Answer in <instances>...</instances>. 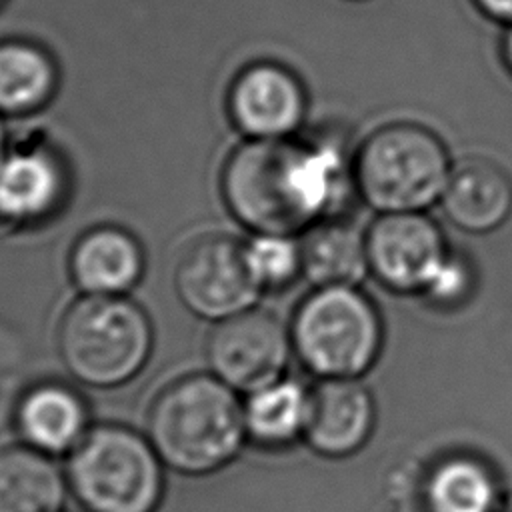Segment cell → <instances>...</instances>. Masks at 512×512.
I'll use <instances>...</instances> for the list:
<instances>
[{"label":"cell","instance_id":"1","mask_svg":"<svg viewBox=\"0 0 512 512\" xmlns=\"http://www.w3.org/2000/svg\"><path fill=\"white\" fill-rule=\"evenodd\" d=\"M352 190V154L330 136L246 140L220 172L228 212L252 234L296 236L336 216Z\"/></svg>","mask_w":512,"mask_h":512},{"label":"cell","instance_id":"2","mask_svg":"<svg viewBox=\"0 0 512 512\" xmlns=\"http://www.w3.org/2000/svg\"><path fill=\"white\" fill-rule=\"evenodd\" d=\"M148 432L170 466L190 474L210 472L240 448L246 432L244 408L214 374H188L156 394Z\"/></svg>","mask_w":512,"mask_h":512},{"label":"cell","instance_id":"3","mask_svg":"<svg viewBox=\"0 0 512 512\" xmlns=\"http://www.w3.org/2000/svg\"><path fill=\"white\" fill-rule=\"evenodd\" d=\"M452 168L440 136L416 122L384 124L352 152L356 194L378 214L440 204Z\"/></svg>","mask_w":512,"mask_h":512},{"label":"cell","instance_id":"4","mask_svg":"<svg viewBox=\"0 0 512 512\" xmlns=\"http://www.w3.org/2000/svg\"><path fill=\"white\" fill-rule=\"evenodd\" d=\"M56 346L76 380L110 388L144 368L154 346V330L144 308L128 296L82 294L64 310Z\"/></svg>","mask_w":512,"mask_h":512},{"label":"cell","instance_id":"5","mask_svg":"<svg viewBox=\"0 0 512 512\" xmlns=\"http://www.w3.org/2000/svg\"><path fill=\"white\" fill-rule=\"evenodd\" d=\"M294 354L322 378H356L380 356L384 328L374 302L358 286L314 288L290 322Z\"/></svg>","mask_w":512,"mask_h":512},{"label":"cell","instance_id":"6","mask_svg":"<svg viewBox=\"0 0 512 512\" xmlns=\"http://www.w3.org/2000/svg\"><path fill=\"white\" fill-rule=\"evenodd\" d=\"M68 474L76 496L92 512H152L162 494L154 452L136 432L120 426L84 434Z\"/></svg>","mask_w":512,"mask_h":512},{"label":"cell","instance_id":"7","mask_svg":"<svg viewBox=\"0 0 512 512\" xmlns=\"http://www.w3.org/2000/svg\"><path fill=\"white\" fill-rule=\"evenodd\" d=\"M174 288L198 318L224 320L256 306L262 294L244 258V242L224 232L194 238L178 256Z\"/></svg>","mask_w":512,"mask_h":512},{"label":"cell","instance_id":"8","mask_svg":"<svg viewBox=\"0 0 512 512\" xmlns=\"http://www.w3.org/2000/svg\"><path fill=\"white\" fill-rule=\"evenodd\" d=\"M292 352L290 328L256 306L214 322L206 338L212 374L232 390L248 394L280 380Z\"/></svg>","mask_w":512,"mask_h":512},{"label":"cell","instance_id":"9","mask_svg":"<svg viewBox=\"0 0 512 512\" xmlns=\"http://www.w3.org/2000/svg\"><path fill=\"white\" fill-rule=\"evenodd\" d=\"M440 226L426 212L378 214L366 230L370 276L398 294H422L448 254Z\"/></svg>","mask_w":512,"mask_h":512},{"label":"cell","instance_id":"10","mask_svg":"<svg viewBox=\"0 0 512 512\" xmlns=\"http://www.w3.org/2000/svg\"><path fill=\"white\" fill-rule=\"evenodd\" d=\"M228 116L246 140L294 136L306 118V90L300 78L278 62H252L242 68L226 96Z\"/></svg>","mask_w":512,"mask_h":512},{"label":"cell","instance_id":"11","mask_svg":"<svg viewBox=\"0 0 512 512\" xmlns=\"http://www.w3.org/2000/svg\"><path fill=\"white\" fill-rule=\"evenodd\" d=\"M66 192L62 156L42 136L10 146L0 166V224L28 228L52 216Z\"/></svg>","mask_w":512,"mask_h":512},{"label":"cell","instance_id":"12","mask_svg":"<svg viewBox=\"0 0 512 512\" xmlns=\"http://www.w3.org/2000/svg\"><path fill=\"white\" fill-rule=\"evenodd\" d=\"M376 426L372 392L356 378H322L310 388L304 438L328 458L360 452Z\"/></svg>","mask_w":512,"mask_h":512},{"label":"cell","instance_id":"13","mask_svg":"<svg viewBox=\"0 0 512 512\" xmlns=\"http://www.w3.org/2000/svg\"><path fill=\"white\" fill-rule=\"evenodd\" d=\"M416 502L426 512H502L506 486L490 460L456 450L420 474Z\"/></svg>","mask_w":512,"mask_h":512},{"label":"cell","instance_id":"14","mask_svg":"<svg viewBox=\"0 0 512 512\" xmlns=\"http://www.w3.org/2000/svg\"><path fill=\"white\" fill-rule=\"evenodd\" d=\"M68 270L80 294L128 296L144 274V250L128 230L102 224L74 242Z\"/></svg>","mask_w":512,"mask_h":512},{"label":"cell","instance_id":"15","mask_svg":"<svg viewBox=\"0 0 512 512\" xmlns=\"http://www.w3.org/2000/svg\"><path fill=\"white\" fill-rule=\"evenodd\" d=\"M440 206L456 228L468 234H488L512 214V182L488 160H462L452 168Z\"/></svg>","mask_w":512,"mask_h":512},{"label":"cell","instance_id":"16","mask_svg":"<svg viewBox=\"0 0 512 512\" xmlns=\"http://www.w3.org/2000/svg\"><path fill=\"white\" fill-rule=\"evenodd\" d=\"M300 250L302 276L314 288L358 286L370 274L366 232L338 216L304 230Z\"/></svg>","mask_w":512,"mask_h":512},{"label":"cell","instance_id":"17","mask_svg":"<svg viewBox=\"0 0 512 512\" xmlns=\"http://www.w3.org/2000/svg\"><path fill=\"white\" fill-rule=\"evenodd\" d=\"M56 60L46 48L24 38L0 40V116L42 110L58 90Z\"/></svg>","mask_w":512,"mask_h":512},{"label":"cell","instance_id":"18","mask_svg":"<svg viewBox=\"0 0 512 512\" xmlns=\"http://www.w3.org/2000/svg\"><path fill=\"white\" fill-rule=\"evenodd\" d=\"M16 420L32 448L40 452H64L82 440L86 408L70 388L62 384H40L20 400Z\"/></svg>","mask_w":512,"mask_h":512},{"label":"cell","instance_id":"19","mask_svg":"<svg viewBox=\"0 0 512 512\" xmlns=\"http://www.w3.org/2000/svg\"><path fill=\"white\" fill-rule=\"evenodd\" d=\"M62 478L36 448H0V512H60Z\"/></svg>","mask_w":512,"mask_h":512},{"label":"cell","instance_id":"20","mask_svg":"<svg viewBox=\"0 0 512 512\" xmlns=\"http://www.w3.org/2000/svg\"><path fill=\"white\" fill-rule=\"evenodd\" d=\"M310 390L296 380L280 378L250 392L244 406L246 432L258 442L280 446L304 434Z\"/></svg>","mask_w":512,"mask_h":512},{"label":"cell","instance_id":"21","mask_svg":"<svg viewBox=\"0 0 512 512\" xmlns=\"http://www.w3.org/2000/svg\"><path fill=\"white\" fill-rule=\"evenodd\" d=\"M244 258L260 292L282 290L302 274L300 240L290 234H252L244 242Z\"/></svg>","mask_w":512,"mask_h":512},{"label":"cell","instance_id":"22","mask_svg":"<svg viewBox=\"0 0 512 512\" xmlns=\"http://www.w3.org/2000/svg\"><path fill=\"white\" fill-rule=\"evenodd\" d=\"M474 286V266L468 262L464 254L448 250L446 258L442 260V264L438 266V270L434 272L432 280L428 282L420 296L436 306L452 308L466 302Z\"/></svg>","mask_w":512,"mask_h":512},{"label":"cell","instance_id":"23","mask_svg":"<svg viewBox=\"0 0 512 512\" xmlns=\"http://www.w3.org/2000/svg\"><path fill=\"white\" fill-rule=\"evenodd\" d=\"M472 4L488 20L504 26L512 24V0H472Z\"/></svg>","mask_w":512,"mask_h":512},{"label":"cell","instance_id":"24","mask_svg":"<svg viewBox=\"0 0 512 512\" xmlns=\"http://www.w3.org/2000/svg\"><path fill=\"white\" fill-rule=\"evenodd\" d=\"M388 512H426V510L416 502V498H402Z\"/></svg>","mask_w":512,"mask_h":512},{"label":"cell","instance_id":"25","mask_svg":"<svg viewBox=\"0 0 512 512\" xmlns=\"http://www.w3.org/2000/svg\"><path fill=\"white\" fill-rule=\"evenodd\" d=\"M502 54H504V62L512 72V24L506 26V34L502 40Z\"/></svg>","mask_w":512,"mask_h":512},{"label":"cell","instance_id":"26","mask_svg":"<svg viewBox=\"0 0 512 512\" xmlns=\"http://www.w3.org/2000/svg\"><path fill=\"white\" fill-rule=\"evenodd\" d=\"M10 144H8V138H6V130H4V124H2V116H0V166L6 158V152H8Z\"/></svg>","mask_w":512,"mask_h":512},{"label":"cell","instance_id":"27","mask_svg":"<svg viewBox=\"0 0 512 512\" xmlns=\"http://www.w3.org/2000/svg\"><path fill=\"white\" fill-rule=\"evenodd\" d=\"M6 2H8V0H0V10L4 8V4H6Z\"/></svg>","mask_w":512,"mask_h":512}]
</instances>
